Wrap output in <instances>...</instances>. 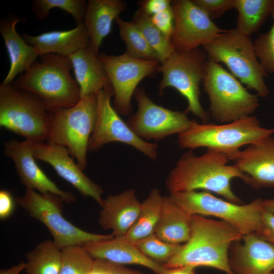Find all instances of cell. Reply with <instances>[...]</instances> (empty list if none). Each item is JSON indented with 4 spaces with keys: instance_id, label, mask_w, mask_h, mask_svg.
<instances>
[{
    "instance_id": "1",
    "label": "cell",
    "mask_w": 274,
    "mask_h": 274,
    "mask_svg": "<svg viewBox=\"0 0 274 274\" xmlns=\"http://www.w3.org/2000/svg\"><path fill=\"white\" fill-rule=\"evenodd\" d=\"M229 161L223 153L208 149L196 156L191 151L185 152L177 161L165 181L169 193L196 191H211L235 203L240 199L231 188V181L239 178L247 183L248 176Z\"/></svg>"
},
{
    "instance_id": "2",
    "label": "cell",
    "mask_w": 274,
    "mask_h": 274,
    "mask_svg": "<svg viewBox=\"0 0 274 274\" xmlns=\"http://www.w3.org/2000/svg\"><path fill=\"white\" fill-rule=\"evenodd\" d=\"M191 220L189 239L163 267L207 266L234 274L229 265L228 250L232 244L242 238L243 234L223 220L197 215H191Z\"/></svg>"
},
{
    "instance_id": "3",
    "label": "cell",
    "mask_w": 274,
    "mask_h": 274,
    "mask_svg": "<svg viewBox=\"0 0 274 274\" xmlns=\"http://www.w3.org/2000/svg\"><path fill=\"white\" fill-rule=\"evenodd\" d=\"M30 67L13 81V85L40 98L49 111L70 108L81 98L79 86L70 74L68 57L54 53L39 56Z\"/></svg>"
},
{
    "instance_id": "4",
    "label": "cell",
    "mask_w": 274,
    "mask_h": 274,
    "mask_svg": "<svg viewBox=\"0 0 274 274\" xmlns=\"http://www.w3.org/2000/svg\"><path fill=\"white\" fill-rule=\"evenodd\" d=\"M96 94L82 97L74 106L49 111L47 143L67 149L83 170L87 164L89 141L96 122Z\"/></svg>"
},
{
    "instance_id": "5",
    "label": "cell",
    "mask_w": 274,
    "mask_h": 274,
    "mask_svg": "<svg viewBox=\"0 0 274 274\" xmlns=\"http://www.w3.org/2000/svg\"><path fill=\"white\" fill-rule=\"evenodd\" d=\"M209 58L225 64L231 74L248 89L265 97L269 93L264 78L267 76L255 53L249 36L236 28L225 30L202 46Z\"/></svg>"
},
{
    "instance_id": "6",
    "label": "cell",
    "mask_w": 274,
    "mask_h": 274,
    "mask_svg": "<svg viewBox=\"0 0 274 274\" xmlns=\"http://www.w3.org/2000/svg\"><path fill=\"white\" fill-rule=\"evenodd\" d=\"M273 132V129L262 127L256 117L250 115L221 125L194 121L187 130L178 134V142L183 148L206 147L226 155L271 136Z\"/></svg>"
},
{
    "instance_id": "7",
    "label": "cell",
    "mask_w": 274,
    "mask_h": 274,
    "mask_svg": "<svg viewBox=\"0 0 274 274\" xmlns=\"http://www.w3.org/2000/svg\"><path fill=\"white\" fill-rule=\"evenodd\" d=\"M50 112L33 93L12 84L0 86V125L31 142H43L49 131Z\"/></svg>"
},
{
    "instance_id": "8",
    "label": "cell",
    "mask_w": 274,
    "mask_h": 274,
    "mask_svg": "<svg viewBox=\"0 0 274 274\" xmlns=\"http://www.w3.org/2000/svg\"><path fill=\"white\" fill-rule=\"evenodd\" d=\"M202 82L217 121L231 122L250 116L259 106L257 94L249 92L236 77L210 58Z\"/></svg>"
},
{
    "instance_id": "9",
    "label": "cell",
    "mask_w": 274,
    "mask_h": 274,
    "mask_svg": "<svg viewBox=\"0 0 274 274\" xmlns=\"http://www.w3.org/2000/svg\"><path fill=\"white\" fill-rule=\"evenodd\" d=\"M171 199L189 215L212 216L236 228L243 235L257 232L263 211V200L239 204L218 198L209 191L170 193Z\"/></svg>"
},
{
    "instance_id": "10",
    "label": "cell",
    "mask_w": 274,
    "mask_h": 274,
    "mask_svg": "<svg viewBox=\"0 0 274 274\" xmlns=\"http://www.w3.org/2000/svg\"><path fill=\"white\" fill-rule=\"evenodd\" d=\"M17 202L32 218L48 229L54 244L60 249L83 246L89 242L112 238V234H99L82 230L68 221L62 214L63 200L58 196L26 189L15 198Z\"/></svg>"
},
{
    "instance_id": "11",
    "label": "cell",
    "mask_w": 274,
    "mask_h": 274,
    "mask_svg": "<svg viewBox=\"0 0 274 274\" xmlns=\"http://www.w3.org/2000/svg\"><path fill=\"white\" fill-rule=\"evenodd\" d=\"M209 58L199 47L185 52H176L159 65L163 77L159 88L161 94L167 87L176 89L188 101L185 113L191 112L206 123L208 114L202 107L199 84L204 78Z\"/></svg>"
},
{
    "instance_id": "12",
    "label": "cell",
    "mask_w": 274,
    "mask_h": 274,
    "mask_svg": "<svg viewBox=\"0 0 274 274\" xmlns=\"http://www.w3.org/2000/svg\"><path fill=\"white\" fill-rule=\"evenodd\" d=\"M114 95L111 84L96 94L95 124L88 143V150L96 151L111 142L130 145L152 160L157 157V145L139 138L119 116L111 104Z\"/></svg>"
},
{
    "instance_id": "13",
    "label": "cell",
    "mask_w": 274,
    "mask_h": 274,
    "mask_svg": "<svg viewBox=\"0 0 274 274\" xmlns=\"http://www.w3.org/2000/svg\"><path fill=\"white\" fill-rule=\"evenodd\" d=\"M98 56L113 91L114 108L118 114L128 115L138 84L158 71L160 62L134 57L126 52L116 56L100 53Z\"/></svg>"
},
{
    "instance_id": "14",
    "label": "cell",
    "mask_w": 274,
    "mask_h": 274,
    "mask_svg": "<svg viewBox=\"0 0 274 274\" xmlns=\"http://www.w3.org/2000/svg\"><path fill=\"white\" fill-rule=\"evenodd\" d=\"M134 94L138 109L127 124L146 141H159L170 135L179 134L187 130L194 121L190 120L185 112L172 111L156 105L142 88L136 89Z\"/></svg>"
},
{
    "instance_id": "15",
    "label": "cell",
    "mask_w": 274,
    "mask_h": 274,
    "mask_svg": "<svg viewBox=\"0 0 274 274\" xmlns=\"http://www.w3.org/2000/svg\"><path fill=\"white\" fill-rule=\"evenodd\" d=\"M172 6L175 25L171 42L176 52L203 46L225 30L218 27L193 1H173Z\"/></svg>"
},
{
    "instance_id": "16",
    "label": "cell",
    "mask_w": 274,
    "mask_h": 274,
    "mask_svg": "<svg viewBox=\"0 0 274 274\" xmlns=\"http://www.w3.org/2000/svg\"><path fill=\"white\" fill-rule=\"evenodd\" d=\"M31 146L36 159L50 164L58 176L70 183L83 196L91 197L100 206L102 204L103 189L83 173L71 157L67 149L43 142H31Z\"/></svg>"
},
{
    "instance_id": "17",
    "label": "cell",
    "mask_w": 274,
    "mask_h": 274,
    "mask_svg": "<svg viewBox=\"0 0 274 274\" xmlns=\"http://www.w3.org/2000/svg\"><path fill=\"white\" fill-rule=\"evenodd\" d=\"M4 154L12 160L21 182L26 189L42 193H50L71 203L76 197L70 191L60 189L37 164L33 157L31 141L11 139L4 144Z\"/></svg>"
},
{
    "instance_id": "18",
    "label": "cell",
    "mask_w": 274,
    "mask_h": 274,
    "mask_svg": "<svg viewBox=\"0 0 274 274\" xmlns=\"http://www.w3.org/2000/svg\"><path fill=\"white\" fill-rule=\"evenodd\" d=\"M226 155L248 176L247 184L255 188L274 187L273 138L267 136Z\"/></svg>"
},
{
    "instance_id": "19",
    "label": "cell",
    "mask_w": 274,
    "mask_h": 274,
    "mask_svg": "<svg viewBox=\"0 0 274 274\" xmlns=\"http://www.w3.org/2000/svg\"><path fill=\"white\" fill-rule=\"evenodd\" d=\"M229 257L234 274H271L274 271V246L255 232L244 235Z\"/></svg>"
},
{
    "instance_id": "20",
    "label": "cell",
    "mask_w": 274,
    "mask_h": 274,
    "mask_svg": "<svg viewBox=\"0 0 274 274\" xmlns=\"http://www.w3.org/2000/svg\"><path fill=\"white\" fill-rule=\"evenodd\" d=\"M141 203L132 189L109 195L100 206L98 224L104 229L111 230L114 237L123 236L135 221Z\"/></svg>"
},
{
    "instance_id": "21",
    "label": "cell",
    "mask_w": 274,
    "mask_h": 274,
    "mask_svg": "<svg viewBox=\"0 0 274 274\" xmlns=\"http://www.w3.org/2000/svg\"><path fill=\"white\" fill-rule=\"evenodd\" d=\"M94 259H104L120 264L145 266L156 274L165 269L163 266L145 256L122 236L89 242L82 246Z\"/></svg>"
},
{
    "instance_id": "22",
    "label": "cell",
    "mask_w": 274,
    "mask_h": 274,
    "mask_svg": "<svg viewBox=\"0 0 274 274\" xmlns=\"http://www.w3.org/2000/svg\"><path fill=\"white\" fill-rule=\"evenodd\" d=\"M20 22L19 17L11 15L1 19L0 32L4 39L10 59L9 72L2 82L12 84L15 78L27 71L39 56L37 49L27 44L16 32V25Z\"/></svg>"
},
{
    "instance_id": "23",
    "label": "cell",
    "mask_w": 274,
    "mask_h": 274,
    "mask_svg": "<svg viewBox=\"0 0 274 274\" xmlns=\"http://www.w3.org/2000/svg\"><path fill=\"white\" fill-rule=\"evenodd\" d=\"M97 53L88 44L68 56L81 98L98 91L110 84Z\"/></svg>"
},
{
    "instance_id": "24",
    "label": "cell",
    "mask_w": 274,
    "mask_h": 274,
    "mask_svg": "<svg viewBox=\"0 0 274 274\" xmlns=\"http://www.w3.org/2000/svg\"><path fill=\"white\" fill-rule=\"evenodd\" d=\"M22 38L26 43L37 49L39 56L54 53L68 57L89 42L84 22L70 30L50 31L36 36L24 33Z\"/></svg>"
},
{
    "instance_id": "25",
    "label": "cell",
    "mask_w": 274,
    "mask_h": 274,
    "mask_svg": "<svg viewBox=\"0 0 274 274\" xmlns=\"http://www.w3.org/2000/svg\"><path fill=\"white\" fill-rule=\"evenodd\" d=\"M126 4L120 0H89L84 22L90 43L98 53L103 39L111 30L113 22L124 11Z\"/></svg>"
},
{
    "instance_id": "26",
    "label": "cell",
    "mask_w": 274,
    "mask_h": 274,
    "mask_svg": "<svg viewBox=\"0 0 274 274\" xmlns=\"http://www.w3.org/2000/svg\"><path fill=\"white\" fill-rule=\"evenodd\" d=\"M191 230V215L177 205L169 196H164L155 234L165 242L181 244L188 241Z\"/></svg>"
},
{
    "instance_id": "27",
    "label": "cell",
    "mask_w": 274,
    "mask_h": 274,
    "mask_svg": "<svg viewBox=\"0 0 274 274\" xmlns=\"http://www.w3.org/2000/svg\"><path fill=\"white\" fill-rule=\"evenodd\" d=\"M163 198L158 189H152L141 203L135 221L123 237L134 243L154 233L161 214Z\"/></svg>"
},
{
    "instance_id": "28",
    "label": "cell",
    "mask_w": 274,
    "mask_h": 274,
    "mask_svg": "<svg viewBox=\"0 0 274 274\" xmlns=\"http://www.w3.org/2000/svg\"><path fill=\"white\" fill-rule=\"evenodd\" d=\"M274 0H235L238 16L235 28L249 36L256 32L271 14Z\"/></svg>"
},
{
    "instance_id": "29",
    "label": "cell",
    "mask_w": 274,
    "mask_h": 274,
    "mask_svg": "<svg viewBox=\"0 0 274 274\" xmlns=\"http://www.w3.org/2000/svg\"><path fill=\"white\" fill-rule=\"evenodd\" d=\"M26 274H59L62 252L51 240L39 243L25 255Z\"/></svg>"
},
{
    "instance_id": "30",
    "label": "cell",
    "mask_w": 274,
    "mask_h": 274,
    "mask_svg": "<svg viewBox=\"0 0 274 274\" xmlns=\"http://www.w3.org/2000/svg\"><path fill=\"white\" fill-rule=\"evenodd\" d=\"M132 22L156 53L160 63L164 62L176 52L171 41L167 39L154 25L151 16L141 8L136 11Z\"/></svg>"
},
{
    "instance_id": "31",
    "label": "cell",
    "mask_w": 274,
    "mask_h": 274,
    "mask_svg": "<svg viewBox=\"0 0 274 274\" xmlns=\"http://www.w3.org/2000/svg\"><path fill=\"white\" fill-rule=\"evenodd\" d=\"M115 20L120 35L126 44V53L134 57L159 62L157 55L132 21H124L119 17Z\"/></svg>"
},
{
    "instance_id": "32",
    "label": "cell",
    "mask_w": 274,
    "mask_h": 274,
    "mask_svg": "<svg viewBox=\"0 0 274 274\" xmlns=\"http://www.w3.org/2000/svg\"><path fill=\"white\" fill-rule=\"evenodd\" d=\"M87 3L83 0H35L32 11L37 19L43 20L50 9L57 8L70 13L77 24L84 22Z\"/></svg>"
},
{
    "instance_id": "33",
    "label": "cell",
    "mask_w": 274,
    "mask_h": 274,
    "mask_svg": "<svg viewBox=\"0 0 274 274\" xmlns=\"http://www.w3.org/2000/svg\"><path fill=\"white\" fill-rule=\"evenodd\" d=\"M133 244L143 254L162 265L167 263L182 246V244L165 242L158 238L155 233Z\"/></svg>"
},
{
    "instance_id": "34",
    "label": "cell",
    "mask_w": 274,
    "mask_h": 274,
    "mask_svg": "<svg viewBox=\"0 0 274 274\" xmlns=\"http://www.w3.org/2000/svg\"><path fill=\"white\" fill-rule=\"evenodd\" d=\"M62 264L59 274H87L94 259L82 246H71L61 249Z\"/></svg>"
},
{
    "instance_id": "35",
    "label": "cell",
    "mask_w": 274,
    "mask_h": 274,
    "mask_svg": "<svg viewBox=\"0 0 274 274\" xmlns=\"http://www.w3.org/2000/svg\"><path fill=\"white\" fill-rule=\"evenodd\" d=\"M271 15L272 25L268 31L259 36L254 46L256 56L264 71L274 74V7Z\"/></svg>"
},
{
    "instance_id": "36",
    "label": "cell",
    "mask_w": 274,
    "mask_h": 274,
    "mask_svg": "<svg viewBox=\"0 0 274 274\" xmlns=\"http://www.w3.org/2000/svg\"><path fill=\"white\" fill-rule=\"evenodd\" d=\"M212 20L221 17L226 11L234 8L235 0H193Z\"/></svg>"
},
{
    "instance_id": "37",
    "label": "cell",
    "mask_w": 274,
    "mask_h": 274,
    "mask_svg": "<svg viewBox=\"0 0 274 274\" xmlns=\"http://www.w3.org/2000/svg\"><path fill=\"white\" fill-rule=\"evenodd\" d=\"M94 259V258H93ZM87 274H146L140 271L129 269L123 265L109 261L94 259L93 265Z\"/></svg>"
},
{
    "instance_id": "38",
    "label": "cell",
    "mask_w": 274,
    "mask_h": 274,
    "mask_svg": "<svg viewBox=\"0 0 274 274\" xmlns=\"http://www.w3.org/2000/svg\"><path fill=\"white\" fill-rule=\"evenodd\" d=\"M151 19L153 23L161 32L171 41L175 25V16L172 6L151 16Z\"/></svg>"
},
{
    "instance_id": "39",
    "label": "cell",
    "mask_w": 274,
    "mask_h": 274,
    "mask_svg": "<svg viewBox=\"0 0 274 274\" xmlns=\"http://www.w3.org/2000/svg\"><path fill=\"white\" fill-rule=\"evenodd\" d=\"M256 233L274 246V214L263 210L260 227Z\"/></svg>"
},
{
    "instance_id": "40",
    "label": "cell",
    "mask_w": 274,
    "mask_h": 274,
    "mask_svg": "<svg viewBox=\"0 0 274 274\" xmlns=\"http://www.w3.org/2000/svg\"><path fill=\"white\" fill-rule=\"evenodd\" d=\"M15 198L10 191L3 189L0 191V219L5 220L9 218L15 209Z\"/></svg>"
},
{
    "instance_id": "41",
    "label": "cell",
    "mask_w": 274,
    "mask_h": 274,
    "mask_svg": "<svg viewBox=\"0 0 274 274\" xmlns=\"http://www.w3.org/2000/svg\"><path fill=\"white\" fill-rule=\"evenodd\" d=\"M172 6L169 0H148L142 3L141 9L149 16H152Z\"/></svg>"
},
{
    "instance_id": "42",
    "label": "cell",
    "mask_w": 274,
    "mask_h": 274,
    "mask_svg": "<svg viewBox=\"0 0 274 274\" xmlns=\"http://www.w3.org/2000/svg\"><path fill=\"white\" fill-rule=\"evenodd\" d=\"M195 268L191 266L165 268L161 274H195Z\"/></svg>"
},
{
    "instance_id": "43",
    "label": "cell",
    "mask_w": 274,
    "mask_h": 274,
    "mask_svg": "<svg viewBox=\"0 0 274 274\" xmlns=\"http://www.w3.org/2000/svg\"><path fill=\"white\" fill-rule=\"evenodd\" d=\"M26 267V263L22 261L19 264L8 269H1L0 274H19Z\"/></svg>"
},
{
    "instance_id": "44",
    "label": "cell",
    "mask_w": 274,
    "mask_h": 274,
    "mask_svg": "<svg viewBox=\"0 0 274 274\" xmlns=\"http://www.w3.org/2000/svg\"><path fill=\"white\" fill-rule=\"evenodd\" d=\"M263 210L274 214V198L263 200Z\"/></svg>"
},
{
    "instance_id": "45",
    "label": "cell",
    "mask_w": 274,
    "mask_h": 274,
    "mask_svg": "<svg viewBox=\"0 0 274 274\" xmlns=\"http://www.w3.org/2000/svg\"><path fill=\"white\" fill-rule=\"evenodd\" d=\"M271 274H274V271L272 272Z\"/></svg>"
}]
</instances>
